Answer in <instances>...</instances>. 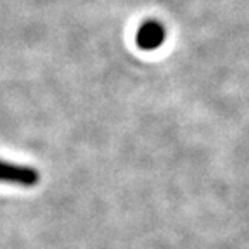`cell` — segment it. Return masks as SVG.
Listing matches in <instances>:
<instances>
[{
    "label": "cell",
    "mask_w": 249,
    "mask_h": 249,
    "mask_svg": "<svg viewBox=\"0 0 249 249\" xmlns=\"http://www.w3.org/2000/svg\"><path fill=\"white\" fill-rule=\"evenodd\" d=\"M40 180L38 171L26 164L9 163L0 160V182L19 187H35Z\"/></svg>",
    "instance_id": "1"
},
{
    "label": "cell",
    "mask_w": 249,
    "mask_h": 249,
    "mask_svg": "<svg viewBox=\"0 0 249 249\" xmlns=\"http://www.w3.org/2000/svg\"><path fill=\"white\" fill-rule=\"evenodd\" d=\"M164 36H166V31L160 21H145L137 31L135 42L142 51H154L163 45Z\"/></svg>",
    "instance_id": "2"
}]
</instances>
